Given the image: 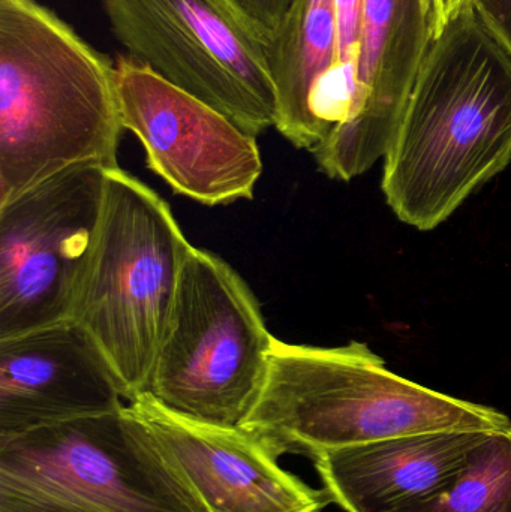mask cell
<instances>
[{
    "label": "cell",
    "instance_id": "obj_1",
    "mask_svg": "<svg viewBox=\"0 0 511 512\" xmlns=\"http://www.w3.org/2000/svg\"><path fill=\"white\" fill-rule=\"evenodd\" d=\"M511 162V56L468 3L432 42L384 156L399 221L435 230Z\"/></svg>",
    "mask_w": 511,
    "mask_h": 512
},
{
    "label": "cell",
    "instance_id": "obj_2",
    "mask_svg": "<svg viewBox=\"0 0 511 512\" xmlns=\"http://www.w3.org/2000/svg\"><path fill=\"white\" fill-rule=\"evenodd\" d=\"M116 65L36 0H0V204L78 165L116 168Z\"/></svg>",
    "mask_w": 511,
    "mask_h": 512
},
{
    "label": "cell",
    "instance_id": "obj_3",
    "mask_svg": "<svg viewBox=\"0 0 511 512\" xmlns=\"http://www.w3.org/2000/svg\"><path fill=\"white\" fill-rule=\"evenodd\" d=\"M242 429L279 457L354 447L441 430L498 432L511 420L387 369L366 343L324 346L273 340L266 378Z\"/></svg>",
    "mask_w": 511,
    "mask_h": 512
},
{
    "label": "cell",
    "instance_id": "obj_4",
    "mask_svg": "<svg viewBox=\"0 0 511 512\" xmlns=\"http://www.w3.org/2000/svg\"><path fill=\"white\" fill-rule=\"evenodd\" d=\"M192 249L153 189L120 167L107 170L101 225L72 322L98 346L126 403L149 390Z\"/></svg>",
    "mask_w": 511,
    "mask_h": 512
},
{
    "label": "cell",
    "instance_id": "obj_5",
    "mask_svg": "<svg viewBox=\"0 0 511 512\" xmlns=\"http://www.w3.org/2000/svg\"><path fill=\"white\" fill-rule=\"evenodd\" d=\"M0 512H210L128 405L0 436Z\"/></svg>",
    "mask_w": 511,
    "mask_h": 512
},
{
    "label": "cell",
    "instance_id": "obj_6",
    "mask_svg": "<svg viewBox=\"0 0 511 512\" xmlns=\"http://www.w3.org/2000/svg\"><path fill=\"white\" fill-rule=\"evenodd\" d=\"M273 340L245 279L221 256L194 248L147 393L194 420L242 426L263 387Z\"/></svg>",
    "mask_w": 511,
    "mask_h": 512
},
{
    "label": "cell",
    "instance_id": "obj_7",
    "mask_svg": "<svg viewBox=\"0 0 511 512\" xmlns=\"http://www.w3.org/2000/svg\"><path fill=\"white\" fill-rule=\"evenodd\" d=\"M335 72L311 153L350 182L386 156L435 39L432 0H335Z\"/></svg>",
    "mask_w": 511,
    "mask_h": 512
},
{
    "label": "cell",
    "instance_id": "obj_8",
    "mask_svg": "<svg viewBox=\"0 0 511 512\" xmlns=\"http://www.w3.org/2000/svg\"><path fill=\"white\" fill-rule=\"evenodd\" d=\"M117 41L248 134L275 128L269 42L234 0H101Z\"/></svg>",
    "mask_w": 511,
    "mask_h": 512
},
{
    "label": "cell",
    "instance_id": "obj_9",
    "mask_svg": "<svg viewBox=\"0 0 511 512\" xmlns=\"http://www.w3.org/2000/svg\"><path fill=\"white\" fill-rule=\"evenodd\" d=\"M107 170L78 165L0 204V340L72 321Z\"/></svg>",
    "mask_w": 511,
    "mask_h": 512
},
{
    "label": "cell",
    "instance_id": "obj_10",
    "mask_svg": "<svg viewBox=\"0 0 511 512\" xmlns=\"http://www.w3.org/2000/svg\"><path fill=\"white\" fill-rule=\"evenodd\" d=\"M114 65L123 129L140 141L153 173L207 207L254 198L263 174L257 137L129 54Z\"/></svg>",
    "mask_w": 511,
    "mask_h": 512
},
{
    "label": "cell",
    "instance_id": "obj_11",
    "mask_svg": "<svg viewBox=\"0 0 511 512\" xmlns=\"http://www.w3.org/2000/svg\"><path fill=\"white\" fill-rule=\"evenodd\" d=\"M126 405L210 512H321L330 501L282 469L278 454L240 426L177 414L149 393Z\"/></svg>",
    "mask_w": 511,
    "mask_h": 512
},
{
    "label": "cell",
    "instance_id": "obj_12",
    "mask_svg": "<svg viewBox=\"0 0 511 512\" xmlns=\"http://www.w3.org/2000/svg\"><path fill=\"white\" fill-rule=\"evenodd\" d=\"M125 405L110 364L75 322L0 340V436L113 414Z\"/></svg>",
    "mask_w": 511,
    "mask_h": 512
},
{
    "label": "cell",
    "instance_id": "obj_13",
    "mask_svg": "<svg viewBox=\"0 0 511 512\" xmlns=\"http://www.w3.org/2000/svg\"><path fill=\"white\" fill-rule=\"evenodd\" d=\"M491 432L441 430L312 457L330 501L347 512H395L434 493Z\"/></svg>",
    "mask_w": 511,
    "mask_h": 512
},
{
    "label": "cell",
    "instance_id": "obj_14",
    "mask_svg": "<svg viewBox=\"0 0 511 512\" xmlns=\"http://www.w3.org/2000/svg\"><path fill=\"white\" fill-rule=\"evenodd\" d=\"M335 0H291L269 41L279 134L312 153L335 72Z\"/></svg>",
    "mask_w": 511,
    "mask_h": 512
},
{
    "label": "cell",
    "instance_id": "obj_15",
    "mask_svg": "<svg viewBox=\"0 0 511 512\" xmlns=\"http://www.w3.org/2000/svg\"><path fill=\"white\" fill-rule=\"evenodd\" d=\"M395 512H511V429L489 433L444 486Z\"/></svg>",
    "mask_w": 511,
    "mask_h": 512
},
{
    "label": "cell",
    "instance_id": "obj_16",
    "mask_svg": "<svg viewBox=\"0 0 511 512\" xmlns=\"http://www.w3.org/2000/svg\"><path fill=\"white\" fill-rule=\"evenodd\" d=\"M234 3L269 42L281 24L291 0H234Z\"/></svg>",
    "mask_w": 511,
    "mask_h": 512
},
{
    "label": "cell",
    "instance_id": "obj_17",
    "mask_svg": "<svg viewBox=\"0 0 511 512\" xmlns=\"http://www.w3.org/2000/svg\"><path fill=\"white\" fill-rule=\"evenodd\" d=\"M489 32L511 56V0H471Z\"/></svg>",
    "mask_w": 511,
    "mask_h": 512
},
{
    "label": "cell",
    "instance_id": "obj_18",
    "mask_svg": "<svg viewBox=\"0 0 511 512\" xmlns=\"http://www.w3.org/2000/svg\"><path fill=\"white\" fill-rule=\"evenodd\" d=\"M470 2L471 0H432L435 18V38Z\"/></svg>",
    "mask_w": 511,
    "mask_h": 512
}]
</instances>
